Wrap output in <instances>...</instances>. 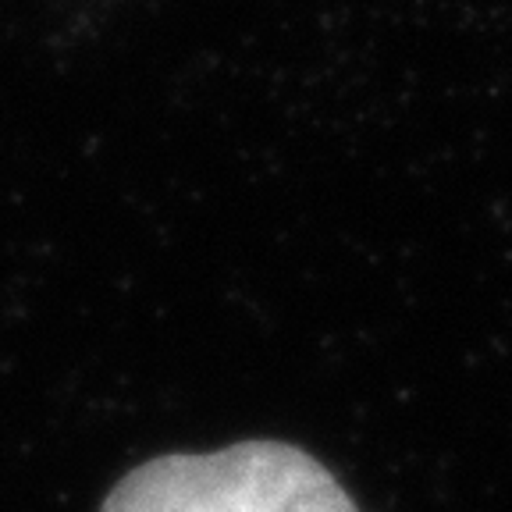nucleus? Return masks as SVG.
Returning <instances> with one entry per match:
<instances>
[{"label":"nucleus","mask_w":512,"mask_h":512,"mask_svg":"<svg viewBox=\"0 0 512 512\" xmlns=\"http://www.w3.org/2000/svg\"><path fill=\"white\" fill-rule=\"evenodd\" d=\"M100 512H360L303 448L242 441L160 456L121 477Z\"/></svg>","instance_id":"1"}]
</instances>
